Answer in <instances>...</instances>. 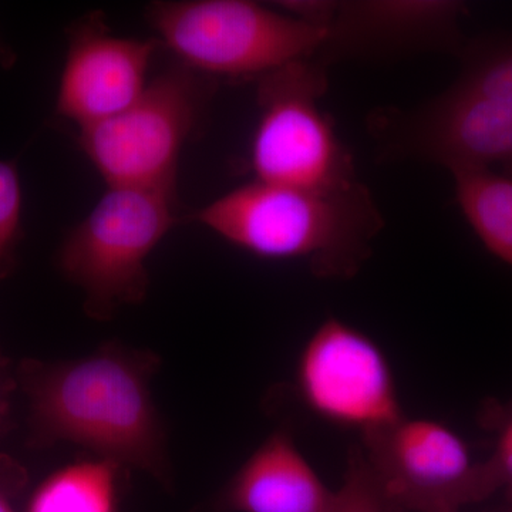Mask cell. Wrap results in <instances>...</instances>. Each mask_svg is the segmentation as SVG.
<instances>
[{
	"label": "cell",
	"mask_w": 512,
	"mask_h": 512,
	"mask_svg": "<svg viewBox=\"0 0 512 512\" xmlns=\"http://www.w3.org/2000/svg\"><path fill=\"white\" fill-rule=\"evenodd\" d=\"M158 357L107 343L60 362L28 360L20 383L37 446L66 443L171 484L163 421L153 396Z\"/></svg>",
	"instance_id": "obj_1"
},
{
	"label": "cell",
	"mask_w": 512,
	"mask_h": 512,
	"mask_svg": "<svg viewBox=\"0 0 512 512\" xmlns=\"http://www.w3.org/2000/svg\"><path fill=\"white\" fill-rule=\"evenodd\" d=\"M191 220L258 258L301 261L320 279L356 276L384 225L362 183L308 191L256 180L204 205Z\"/></svg>",
	"instance_id": "obj_2"
},
{
	"label": "cell",
	"mask_w": 512,
	"mask_h": 512,
	"mask_svg": "<svg viewBox=\"0 0 512 512\" xmlns=\"http://www.w3.org/2000/svg\"><path fill=\"white\" fill-rule=\"evenodd\" d=\"M456 83L429 104L397 117L404 153L457 167L501 168L512 175V32L463 47Z\"/></svg>",
	"instance_id": "obj_3"
},
{
	"label": "cell",
	"mask_w": 512,
	"mask_h": 512,
	"mask_svg": "<svg viewBox=\"0 0 512 512\" xmlns=\"http://www.w3.org/2000/svg\"><path fill=\"white\" fill-rule=\"evenodd\" d=\"M147 20L178 63L212 77H259L318 56L328 30L251 0H160Z\"/></svg>",
	"instance_id": "obj_4"
},
{
	"label": "cell",
	"mask_w": 512,
	"mask_h": 512,
	"mask_svg": "<svg viewBox=\"0 0 512 512\" xmlns=\"http://www.w3.org/2000/svg\"><path fill=\"white\" fill-rule=\"evenodd\" d=\"M178 222L175 190L107 187L57 252L60 274L83 293L90 318L109 320L146 299L148 258Z\"/></svg>",
	"instance_id": "obj_5"
},
{
	"label": "cell",
	"mask_w": 512,
	"mask_h": 512,
	"mask_svg": "<svg viewBox=\"0 0 512 512\" xmlns=\"http://www.w3.org/2000/svg\"><path fill=\"white\" fill-rule=\"evenodd\" d=\"M328 86V66L316 57L259 77L258 121L249 148L254 180L308 191L360 183L352 153L320 107Z\"/></svg>",
	"instance_id": "obj_6"
},
{
	"label": "cell",
	"mask_w": 512,
	"mask_h": 512,
	"mask_svg": "<svg viewBox=\"0 0 512 512\" xmlns=\"http://www.w3.org/2000/svg\"><path fill=\"white\" fill-rule=\"evenodd\" d=\"M212 86V77L175 64L116 116L82 128L79 146L107 187L175 190L181 151Z\"/></svg>",
	"instance_id": "obj_7"
},
{
	"label": "cell",
	"mask_w": 512,
	"mask_h": 512,
	"mask_svg": "<svg viewBox=\"0 0 512 512\" xmlns=\"http://www.w3.org/2000/svg\"><path fill=\"white\" fill-rule=\"evenodd\" d=\"M359 446L390 512H460L498 493L488 461L440 421L404 416Z\"/></svg>",
	"instance_id": "obj_8"
},
{
	"label": "cell",
	"mask_w": 512,
	"mask_h": 512,
	"mask_svg": "<svg viewBox=\"0 0 512 512\" xmlns=\"http://www.w3.org/2000/svg\"><path fill=\"white\" fill-rule=\"evenodd\" d=\"M296 393L318 419L359 437L404 417L389 357L375 339L329 316L299 353Z\"/></svg>",
	"instance_id": "obj_9"
},
{
	"label": "cell",
	"mask_w": 512,
	"mask_h": 512,
	"mask_svg": "<svg viewBox=\"0 0 512 512\" xmlns=\"http://www.w3.org/2000/svg\"><path fill=\"white\" fill-rule=\"evenodd\" d=\"M161 43L114 35L100 10L67 29L56 114L77 127L94 126L116 116L143 93L148 70Z\"/></svg>",
	"instance_id": "obj_10"
},
{
	"label": "cell",
	"mask_w": 512,
	"mask_h": 512,
	"mask_svg": "<svg viewBox=\"0 0 512 512\" xmlns=\"http://www.w3.org/2000/svg\"><path fill=\"white\" fill-rule=\"evenodd\" d=\"M466 3L454 0L339 2L316 59L328 66L343 57H383L421 50L461 52Z\"/></svg>",
	"instance_id": "obj_11"
},
{
	"label": "cell",
	"mask_w": 512,
	"mask_h": 512,
	"mask_svg": "<svg viewBox=\"0 0 512 512\" xmlns=\"http://www.w3.org/2000/svg\"><path fill=\"white\" fill-rule=\"evenodd\" d=\"M330 490L285 430L272 433L218 495L222 512H332Z\"/></svg>",
	"instance_id": "obj_12"
},
{
	"label": "cell",
	"mask_w": 512,
	"mask_h": 512,
	"mask_svg": "<svg viewBox=\"0 0 512 512\" xmlns=\"http://www.w3.org/2000/svg\"><path fill=\"white\" fill-rule=\"evenodd\" d=\"M448 171L468 225L490 254L512 268V175L481 167Z\"/></svg>",
	"instance_id": "obj_13"
},
{
	"label": "cell",
	"mask_w": 512,
	"mask_h": 512,
	"mask_svg": "<svg viewBox=\"0 0 512 512\" xmlns=\"http://www.w3.org/2000/svg\"><path fill=\"white\" fill-rule=\"evenodd\" d=\"M121 470L93 456L66 464L37 485L25 512H119Z\"/></svg>",
	"instance_id": "obj_14"
},
{
	"label": "cell",
	"mask_w": 512,
	"mask_h": 512,
	"mask_svg": "<svg viewBox=\"0 0 512 512\" xmlns=\"http://www.w3.org/2000/svg\"><path fill=\"white\" fill-rule=\"evenodd\" d=\"M23 234V187L18 165L0 160V279L16 266Z\"/></svg>",
	"instance_id": "obj_15"
},
{
	"label": "cell",
	"mask_w": 512,
	"mask_h": 512,
	"mask_svg": "<svg viewBox=\"0 0 512 512\" xmlns=\"http://www.w3.org/2000/svg\"><path fill=\"white\" fill-rule=\"evenodd\" d=\"M478 423L493 437V453L487 461L498 491H503L512 511V399L508 402L487 400L480 407Z\"/></svg>",
	"instance_id": "obj_16"
},
{
	"label": "cell",
	"mask_w": 512,
	"mask_h": 512,
	"mask_svg": "<svg viewBox=\"0 0 512 512\" xmlns=\"http://www.w3.org/2000/svg\"><path fill=\"white\" fill-rule=\"evenodd\" d=\"M332 512H390L359 444L349 450L345 478L336 491Z\"/></svg>",
	"instance_id": "obj_17"
},
{
	"label": "cell",
	"mask_w": 512,
	"mask_h": 512,
	"mask_svg": "<svg viewBox=\"0 0 512 512\" xmlns=\"http://www.w3.org/2000/svg\"><path fill=\"white\" fill-rule=\"evenodd\" d=\"M10 394V377L8 373V366H6L5 359L0 355V424L6 416L8 410V400Z\"/></svg>",
	"instance_id": "obj_18"
},
{
	"label": "cell",
	"mask_w": 512,
	"mask_h": 512,
	"mask_svg": "<svg viewBox=\"0 0 512 512\" xmlns=\"http://www.w3.org/2000/svg\"><path fill=\"white\" fill-rule=\"evenodd\" d=\"M15 63L16 53L13 52L12 47L0 36V67H2V69H12Z\"/></svg>",
	"instance_id": "obj_19"
},
{
	"label": "cell",
	"mask_w": 512,
	"mask_h": 512,
	"mask_svg": "<svg viewBox=\"0 0 512 512\" xmlns=\"http://www.w3.org/2000/svg\"><path fill=\"white\" fill-rule=\"evenodd\" d=\"M0 512H16L10 503L8 495L0 488Z\"/></svg>",
	"instance_id": "obj_20"
}]
</instances>
